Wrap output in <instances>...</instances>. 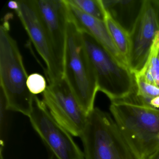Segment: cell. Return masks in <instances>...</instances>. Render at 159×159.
Here are the masks:
<instances>
[{"label":"cell","mask_w":159,"mask_h":159,"mask_svg":"<svg viewBox=\"0 0 159 159\" xmlns=\"http://www.w3.org/2000/svg\"><path fill=\"white\" fill-rule=\"evenodd\" d=\"M5 18L0 27V84L6 99L7 110L30 116L34 95L28 88L29 75L15 40L10 34L9 20Z\"/></svg>","instance_id":"1"},{"label":"cell","mask_w":159,"mask_h":159,"mask_svg":"<svg viewBox=\"0 0 159 159\" xmlns=\"http://www.w3.org/2000/svg\"><path fill=\"white\" fill-rule=\"evenodd\" d=\"M110 111L137 159H148L159 147V111L125 101Z\"/></svg>","instance_id":"2"},{"label":"cell","mask_w":159,"mask_h":159,"mask_svg":"<svg viewBox=\"0 0 159 159\" xmlns=\"http://www.w3.org/2000/svg\"><path fill=\"white\" fill-rule=\"evenodd\" d=\"M64 78L82 109L87 114L94 108L97 80L83 41L81 32L70 18L64 63Z\"/></svg>","instance_id":"3"},{"label":"cell","mask_w":159,"mask_h":159,"mask_svg":"<svg viewBox=\"0 0 159 159\" xmlns=\"http://www.w3.org/2000/svg\"><path fill=\"white\" fill-rule=\"evenodd\" d=\"M85 159H137L113 118L97 107L80 136Z\"/></svg>","instance_id":"4"},{"label":"cell","mask_w":159,"mask_h":159,"mask_svg":"<svg viewBox=\"0 0 159 159\" xmlns=\"http://www.w3.org/2000/svg\"><path fill=\"white\" fill-rule=\"evenodd\" d=\"M83 41L93 68L98 91L112 101L123 100L135 93V74L120 64L94 38L81 32Z\"/></svg>","instance_id":"5"},{"label":"cell","mask_w":159,"mask_h":159,"mask_svg":"<svg viewBox=\"0 0 159 159\" xmlns=\"http://www.w3.org/2000/svg\"><path fill=\"white\" fill-rule=\"evenodd\" d=\"M29 118L35 131L57 159H85L71 135L54 119L36 95Z\"/></svg>","instance_id":"6"},{"label":"cell","mask_w":159,"mask_h":159,"mask_svg":"<svg viewBox=\"0 0 159 159\" xmlns=\"http://www.w3.org/2000/svg\"><path fill=\"white\" fill-rule=\"evenodd\" d=\"M43 95V101L54 119L71 135L80 137L88 115L80 107L64 78L49 84Z\"/></svg>","instance_id":"7"},{"label":"cell","mask_w":159,"mask_h":159,"mask_svg":"<svg viewBox=\"0 0 159 159\" xmlns=\"http://www.w3.org/2000/svg\"><path fill=\"white\" fill-rule=\"evenodd\" d=\"M159 31V0H143L140 12L129 33L128 65L134 73L147 62L153 41Z\"/></svg>","instance_id":"8"},{"label":"cell","mask_w":159,"mask_h":159,"mask_svg":"<svg viewBox=\"0 0 159 159\" xmlns=\"http://www.w3.org/2000/svg\"><path fill=\"white\" fill-rule=\"evenodd\" d=\"M16 11L36 50L46 65L49 84L64 78V69L54 52L45 27L34 5L33 0L18 1Z\"/></svg>","instance_id":"9"},{"label":"cell","mask_w":159,"mask_h":159,"mask_svg":"<svg viewBox=\"0 0 159 159\" xmlns=\"http://www.w3.org/2000/svg\"><path fill=\"white\" fill-rule=\"evenodd\" d=\"M45 27L54 52L64 69V59L70 21L66 0H33Z\"/></svg>","instance_id":"10"},{"label":"cell","mask_w":159,"mask_h":159,"mask_svg":"<svg viewBox=\"0 0 159 159\" xmlns=\"http://www.w3.org/2000/svg\"><path fill=\"white\" fill-rule=\"evenodd\" d=\"M66 1L70 18L77 28L92 36L120 64L129 68L128 62L113 42L105 22L86 14Z\"/></svg>","instance_id":"11"},{"label":"cell","mask_w":159,"mask_h":159,"mask_svg":"<svg viewBox=\"0 0 159 159\" xmlns=\"http://www.w3.org/2000/svg\"><path fill=\"white\" fill-rule=\"evenodd\" d=\"M111 17L130 33L140 12L143 1L101 0Z\"/></svg>","instance_id":"12"},{"label":"cell","mask_w":159,"mask_h":159,"mask_svg":"<svg viewBox=\"0 0 159 159\" xmlns=\"http://www.w3.org/2000/svg\"><path fill=\"white\" fill-rule=\"evenodd\" d=\"M134 74L135 77L159 87V31L153 41L146 64Z\"/></svg>","instance_id":"13"},{"label":"cell","mask_w":159,"mask_h":159,"mask_svg":"<svg viewBox=\"0 0 159 159\" xmlns=\"http://www.w3.org/2000/svg\"><path fill=\"white\" fill-rule=\"evenodd\" d=\"M104 22L113 42L128 62L130 49L129 33L114 20L106 11Z\"/></svg>","instance_id":"14"},{"label":"cell","mask_w":159,"mask_h":159,"mask_svg":"<svg viewBox=\"0 0 159 159\" xmlns=\"http://www.w3.org/2000/svg\"><path fill=\"white\" fill-rule=\"evenodd\" d=\"M69 3L90 16L104 21L106 11L101 0H67Z\"/></svg>","instance_id":"15"},{"label":"cell","mask_w":159,"mask_h":159,"mask_svg":"<svg viewBox=\"0 0 159 159\" xmlns=\"http://www.w3.org/2000/svg\"><path fill=\"white\" fill-rule=\"evenodd\" d=\"M27 84L30 92L34 95L43 93L47 87L45 78L37 73L29 75Z\"/></svg>","instance_id":"16"},{"label":"cell","mask_w":159,"mask_h":159,"mask_svg":"<svg viewBox=\"0 0 159 159\" xmlns=\"http://www.w3.org/2000/svg\"><path fill=\"white\" fill-rule=\"evenodd\" d=\"M0 115H1V132L2 130V127L4 125V120H5V111L7 110V104H6V99L3 95V93L1 91L0 92Z\"/></svg>","instance_id":"17"},{"label":"cell","mask_w":159,"mask_h":159,"mask_svg":"<svg viewBox=\"0 0 159 159\" xmlns=\"http://www.w3.org/2000/svg\"><path fill=\"white\" fill-rule=\"evenodd\" d=\"M8 7L10 9L14 10L15 11H16L19 8L18 1H11L9 2L8 3Z\"/></svg>","instance_id":"18"},{"label":"cell","mask_w":159,"mask_h":159,"mask_svg":"<svg viewBox=\"0 0 159 159\" xmlns=\"http://www.w3.org/2000/svg\"><path fill=\"white\" fill-rule=\"evenodd\" d=\"M148 159H159V147Z\"/></svg>","instance_id":"19"}]
</instances>
